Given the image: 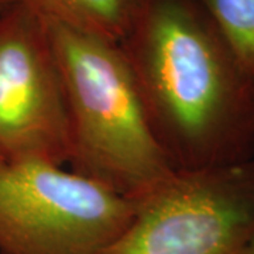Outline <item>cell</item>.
<instances>
[{"label": "cell", "mask_w": 254, "mask_h": 254, "mask_svg": "<svg viewBox=\"0 0 254 254\" xmlns=\"http://www.w3.org/2000/svg\"><path fill=\"white\" fill-rule=\"evenodd\" d=\"M175 170L254 157V83L196 0H143L120 44Z\"/></svg>", "instance_id": "6da1fadb"}, {"label": "cell", "mask_w": 254, "mask_h": 254, "mask_svg": "<svg viewBox=\"0 0 254 254\" xmlns=\"http://www.w3.org/2000/svg\"><path fill=\"white\" fill-rule=\"evenodd\" d=\"M43 18V17H41ZM66 98L72 171L138 200L175 171L120 44L43 18Z\"/></svg>", "instance_id": "7a4b0ae2"}, {"label": "cell", "mask_w": 254, "mask_h": 254, "mask_svg": "<svg viewBox=\"0 0 254 254\" xmlns=\"http://www.w3.org/2000/svg\"><path fill=\"white\" fill-rule=\"evenodd\" d=\"M136 202L64 165L0 161V253L102 254Z\"/></svg>", "instance_id": "3957f363"}, {"label": "cell", "mask_w": 254, "mask_h": 254, "mask_svg": "<svg viewBox=\"0 0 254 254\" xmlns=\"http://www.w3.org/2000/svg\"><path fill=\"white\" fill-rule=\"evenodd\" d=\"M254 239V157L175 170L144 198L102 254H249Z\"/></svg>", "instance_id": "277c9868"}, {"label": "cell", "mask_w": 254, "mask_h": 254, "mask_svg": "<svg viewBox=\"0 0 254 254\" xmlns=\"http://www.w3.org/2000/svg\"><path fill=\"white\" fill-rule=\"evenodd\" d=\"M71 133L63 75L43 18L24 3L0 14V158L65 165Z\"/></svg>", "instance_id": "5b68a950"}, {"label": "cell", "mask_w": 254, "mask_h": 254, "mask_svg": "<svg viewBox=\"0 0 254 254\" xmlns=\"http://www.w3.org/2000/svg\"><path fill=\"white\" fill-rule=\"evenodd\" d=\"M40 17L122 44L136 23L143 0H20Z\"/></svg>", "instance_id": "8992f818"}, {"label": "cell", "mask_w": 254, "mask_h": 254, "mask_svg": "<svg viewBox=\"0 0 254 254\" xmlns=\"http://www.w3.org/2000/svg\"><path fill=\"white\" fill-rule=\"evenodd\" d=\"M254 83V0H196Z\"/></svg>", "instance_id": "52a82bcc"}, {"label": "cell", "mask_w": 254, "mask_h": 254, "mask_svg": "<svg viewBox=\"0 0 254 254\" xmlns=\"http://www.w3.org/2000/svg\"><path fill=\"white\" fill-rule=\"evenodd\" d=\"M20 0H0V14H3L6 10H9L11 6H14Z\"/></svg>", "instance_id": "ba28073f"}, {"label": "cell", "mask_w": 254, "mask_h": 254, "mask_svg": "<svg viewBox=\"0 0 254 254\" xmlns=\"http://www.w3.org/2000/svg\"><path fill=\"white\" fill-rule=\"evenodd\" d=\"M249 254H254V239L253 242H252V245L249 247Z\"/></svg>", "instance_id": "9c48e42d"}, {"label": "cell", "mask_w": 254, "mask_h": 254, "mask_svg": "<svg viewBox=\"0 0 254 254\" xmlns=\"http://www.w3.org/2000/svg\"><path fill=\"white\" fill-rule=\"evenodd\" d=\"M0 161H3V160H1V158H0Z\"/></svg>", "instance_id": "30bf717a"}, {"label": "cell", "mask_w": 254, "mask_h": 254, "mask_svg": "<svg viewBox=\"0 0 254 254\" xmlns=\"http://www.w3.org/2000/svg\"><path fill=\"white\" fill-rule=\"evenodd\" d=\"M0 254H1V253H0Z\"/></svg>", "instance_id": "8fae6325"}]
</instances>
